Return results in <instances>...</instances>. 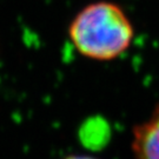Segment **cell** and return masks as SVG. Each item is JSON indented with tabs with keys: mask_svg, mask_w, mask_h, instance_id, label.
<instances>
[{
	"mask_svg": "<svg viewBox=\"0 0 159 159\" xmlns=\"http://www.w3.org/2000/svg\"><path fill=\"white\" fill-rule=\"evenodd\" d=\"M70 37L83 56L112 60L129 48L133 29L119 6L100 1L77 14L70 26Z\"/></svg>",
	"mask_w": 159,
	"mask_h": 159,
	"instance_id": "6da1fadb",
	"label": "cell"
},
{
	"mask_svg": "<svg viewBox=\"0 0 159 159\" xmlns=\"http://www.w3.org/2000/svg\"><path fill=\"white\" fill-rule=\"evenodd\" d=\"M132 151L136 159H159V106L145 121L134 126Z\"/></svg>",
	"mask_w": 159,
	"mask_h": 159,
	"instance_id": "7a4b0ae2",
	"label": "cell"
},
{
	"mask_svg": "<svg viewBox=\"0 0 159 159\" xmlns=\"http://www.w3.org/2000/svg\"><path fill=\"white\" fill-rule=\"evenodd\" d=\"M64 159H98L93 156H89V154H70L66 156Z\"/></svg>",
	"mask_w": 159,
	"mask_h": 159,
	"instance_id": "3957f363",
	"label": "cell"
}]
</instances>
